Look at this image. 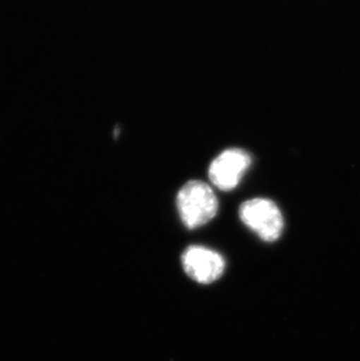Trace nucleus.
<instances>
[{"mask_svg": "<svg viewBox=\"0 0 360 361\" xmlns=\"http://www.w3.org/2000/svg\"><path fill=\"white\" fill-rule=\"evenodd\" d=\"M178 211L188 229L199 228L211 221L217 212L215 192L203 181L191 180L184 185L177 197Z\"/></svg>", "mask_w": 360, "mask_h": 361, "instance_id": "nucleus-1", "label": "nucleus"}, {"mask_svg": "<svg viewBox=\"0 0 360 361\" xmlns=\"http://www.w3.org/2000/svg\"><path fill=\"white\" fill-rule=\"evenodd\" d=\"M240 219L249 229L265 242L280 239L283 232V216L280 208L269 199L256 198L241 204Z\"/></svg>", "mask_w": 360, "mask_h": 361, "instance_id": "nucleus-2", "label": "nucleus"}, {"mask_svg": "<svg viewBox=\"0 0 360 361\" xmlns=\"http://www.w3.org/2000/svg\"><path fill=\"white\" fill-rule=\"evenodd\" d=\"M252 159L241 149H229L219 154L210 167V179L221 191H231L238 186Z\"/></svg>", "mask_w": 360, "mask_h": 361, "instance_id": "nucleus-4", "label": "nucleus"}, {"mask_svg": "<svg viewBox=\"0 0 360 361\" xmlns=\"http://www.w3.org/2000/svg\"><path fill=\"white\" fill-rule=\"evenodd\" d=\"M184 270L192 280L210 284L220 279L224 271V259L219 252L201 245H191L184 252Z\"/></svg>", "mask_w": 360, "mask_h": 361, "instance_id": "nucleus-3", "label": "nucleus"}]
</instances>
